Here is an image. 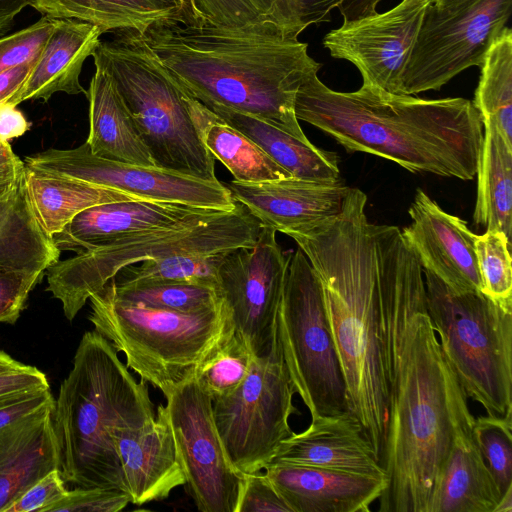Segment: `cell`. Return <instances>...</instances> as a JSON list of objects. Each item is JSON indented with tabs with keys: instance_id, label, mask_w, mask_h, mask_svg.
<instances>
[{
	"instance_id": "cell-28",
	"label": "cell",
	"mask_w": 512,
	"mask_h": 512,
	"mask_svg": "<svg viewBox=\"0 0 512 512\" xmlns=\"http://www.w3.org/2000/svg\"><path fill=\"white\" fill-rule=\"evenodd\" d=\"M24 182L34 215L43 230L52 238L86 209L105 203L138 200L113 189L52 175L27 166Z\"/></svg>"
},
{
	"instance_id": "cell-34",
	"label": "cell",
	"mask_w": 512,
	"mask_h": 512,
	"mask_svg": "<svg viewBox=\"0 0 512 512\" xmlns=\"http://www.w3.org/2000/svg\"><path fill=\"white\" fill-rule=\"evenodd\" d=\"M106 285L119 299L182 313L203 312L221 304L216 288L204 284L130 283L113 278Z\"/></svg>"
},
{
	"instance_id": "cell-16",
	"label": "cell",
	"mask_w": 512,
	"mask_h": 512,
	"mask_svg": "<svg viewBox=\"0 0 512 512\" xmlns=\"http://www.w3.org/2000/svg\"><path fill=\"white\" fill-rule=\"evenodd\" d=\"M428 2L399 3L384 13L343 22L324 36L322 44L333 58L352 63L362 84L400 95L401 77Z\"/></svg>"
},
{
	"instance_id": "cell-52",
	"label": "cell",
	"mask_w": 512,
	"mask_h": 512,
	"mask_svg": "<svg viewBox=\"0 0 512 512\" xmlns=\"http://www.w3.org/2000/svg\"><path fill=\"white\" fill-rule=\"evenodd\" d=\"M381 0H342L337 7L343 22H352L374 16Z\"/></svg>"
},
{
	"instance_id": "cell-54",
	"label": "cell",
	"mask_w": 512,
	"mask_h": 512,
	"mask_svg": "<svg viewBox=\"0 0 512 512\" xmlns=\"http://www.w3.org/2000/svg\"><path fill=\"white\" fill-rule=\"evenodd\" d=\"M25 364L12 358L9 354L0 350V374L23 367Z\"/></svg>"
},
{
	"instance_id": "cell-26",
	"label": "cell",
	"mask_w": 512,
	"mask_h": 512,
	"mask_svg": "<svg viewBox=\"0 0 512 512\" xmlns=\"http://www.w3.org/2000/svg\"><path fill=\"white\" fill-rule=\"evenodd\" d=\"M86 96L89 101L86 143L91 153L119 162L155 166L124 100L101 68L95 67Z\"/></svg>"
},
{
	"instance_id": "cell-5",
	"label": "cell",
	"mask_w": 512,
	"mask_h": 512,
	"mask_svg": "<svg viewBox=\"0 0 512 512\" xmlns=\"http://www.w3.org/2000/svg\"><path fill=\"white\" fill-rule=\"evenodd\" d=\"M154 416L147 387L136 381L112 344L95 330L84 333L52 411L64 481L126 491L111 433Z\"/></svg>"
},
{
	"instance_id": "cell-47",
	"label": "cell",
	"mask_w": 512,
	"mask_h": 512,
	"mask_svg": "<svg viewBox=\"0 0 512 512\" xmlns=\"http://www.w3.org/2000/svg\"><path fill=\"white\" fill-rule=\"evenodd\" d=\"M50 388L46 375L38 368L24 365L0 374V399Z\"/></svg>"
},
{
	"instance_id": "cell-21",
	"label": "cell",
	"mask_w": 512,
	"mask_h": 512,
	"mask_svg": "<svg viewBox=\"0 0 512 512\" xmlns=\"http://www.w3.org/2000/svg\"><path fill=\"white\" fill-rule=\"evenodd\" d=\"M264 470L291 512H368L388 484L387 478L308 466L270 464Z\"/></svg>"
},
{
	"instance_id": "cell-15",
	"label": "cell",
	"mask_w": 512,
	"mask_h": 512,
	"mask_svg": "<svg viewBox=\"0 0 512 512\" xmlns=\"http://www.w3.org/2000/svg\"><path fill=\"white\" fill-rule=\"evenodd\" d=\"M185 484L202 512H235L241 481L218 433L213 400L192 379L166 397Z\"/></svg>"
},
{
	"instance_id": "cell-38",
	"label": "cell",
	"mask_w": 512,
	"mask_h": 512,
	"mask_svg": "<svg viewBox=\"0 0 512 512\" xmlns=\"http://www.w3.org/2000/svg\"><path fill=\"white\" fill-rule=\"evenodd\" d=\"M473 435L501 496L512 487V417L474 418Z\"/></svg>"
},
{
	"instance_id": "cell-53",
	"label": "cell",
	"mask_w": 512,
	"mask_h": 512,
	"mask_svg": "<svg viewBox=\"0 0 512 512\" xmlns=\"http://www.w3.org/2000/svg\"><path fill=\"white\" fill-rule=\"evenodd\" d=\"M27 6H31V0H0V37L12 27L15 17Z\"/></svg>"
},
{
	"instance_id": "cell-8",
	"label": "cell",
	"mask_w": 512,
	"mask_h": 512,
	"mask_svg": "<svg viewBox=\"0 0 512 512\" xmlns=\"http://www.w3.org/2000/svg\"><path fill=\"white\" fill-rule=\"evenodd\" d=\"M261 222L238 203L228 211L207 210L167 227L122 236L59 260L46 270L47 288L72 321L90 296L123 269L175 254L225 252L255 244Z\"/></svg>"
},
{
	"instance_id": "cell-46",
	"label": "cell",
	"mask_w": 512,
	"mask_h": 512,
	"mask_svg": "<svg viewBox=\"0 0 512 512\" xmlns=\"http://www.w3.org/2000/svg\"><path fill=\"white\" fill-rule=\"evenodd\" d=\"M270 22L286 35L298 38L305 28L300 22L293 0H249Z\"/></svg>"
},
{
	"instance_id": "cell-17",
	"label": "cell",
	"mask_w": 512,
	"mask_h": 512,
	"mask_svg": "<svg viewBox=\"0 0 512 512\" xmlns=\"http://www.w3.org/2000/svg\"><path fill=\"white\" fill-rule=\"evenodd\" d=\"M408 213L412 222L401 232L422 269L455 291L482 292L476 234L467 222L445 212L421 189L416 191Z\"/></svg>"
},
{
	"instance_id": "cell-35",
	"label": "cell",
	"mask_w": 512,
	"mask_h": 512,
	"mask_svg": "<svg viewBox=\"0 0 512 512\" xmlns=\"http://www.w3.org/2000/svg\"><path fill=\"white\" fill-rule=\"evenodd\" d=\"M254 355L232 330L198 366L194 379L212 400L233 393L249 374Z\"/></svg>"
},
{
	"instance_id": "cell-51",
	"label": "cell",
	"mask_w": 512,
	"mask_h": 512,
	"mask_svg": "<svg viewBox=\"0 0 512 512\" xmlns=\"http://www.w3.org/2000/svg\"><path fill=\"white\" fill-rule=\"evenodd\" d=\"M34 63L16 66L0 73V104L7 102L22 87Z\"/></svg>"
},
{
	"instance_id": "cell-57",
	"label": "cell",
	"mask_w": 512,
	"mask_h": 512,
	"mask_svg": "<svg viewBox=\"0 0 512 512\" xmlns=\"http://www.w3.org/2000/svg\"><path fill=\"white\" fill-rule=\"evenodd\" d=\"M440 9H454L473 0H431Z\"/></svg>"
},
{
	"instance_id": "cell-36",
	"label": "cell",
	"mask_w": 512,
	"mask_h": 512,
	"mask_svg": "<svg viewBox=\"0 0 512 512\" xmlns=\"http://www.w3.org/2000/svg\"><path fill=\"white\" fill-rule=\"evenodd\" d=\"M225 252L175 254L126 267L124 280L130 283H197L216 288L217 269Z\"/></svg>"
},
{
	"instance_id": "cell-14",
	"label": "cell",
	"mask_w": 512,
	"mask_h": 512,
	"mask_svg": "<svg viewBox=\"0 0 512 512\" xmlns=\"http://www.w3.org/2000/svg\"><path fill=\"white\" fill-rule=\"evenodd\" d=\"M25 166L56 176L71 178L125 193L138 200L182 203L221 211L237 202L220 180L207 181L190 175L119 162L91 153L87 143L29 155Z\"/></svg>"
},
{
	"instance_id": "cell-7",
	"label": "cell",
	"mask_w": 512,
	"mask_h": 512,
	"mask_svg": "<svg viewBox=\"0 0 512 512\" xmlns=\"http://www.w3.org/2000/svg\"><path fill=\"white\" fill-rule=\"evenodd\" d=\"M89 321L142 381L165 397L194 379L206 356L233 330L223 304L182 313L117 298L106 285L89 298Z\"/></svg>"
},
{
	"instance_id": "cell-45",
	"label": "cell",
	"mask_w": 512,
	"mask_h": 512,
	"mask_svg": "<svg viewBox=\"0 0 512 512\" xmlns=\"http://www.w3.org/2000/svg\"><path fill=\"white\" fill-rule=\"evenodd\" d=\"M54 400L50 388L16 396L0 406V432L49 406H53Z\"/></svg>"
},
{
	"instance_id": "cell-18",
	"label": "cell",
	"mask_w": 512,
	"mask_h": 512,
	"mask_svg": "<svg viewBox=\"0 0 512 512\" xmlns=\"http://www.w3.org/2000/svg\"><path fill=\"white\" fill-rule=\"evenodd\" d=\"M130 503L166 499L185 484L166 407L160 404L150 421L116 427L112 433Z\"/></svg>"
},
{
	"instance_id": "cell-27",
	"label": "cell",
	"mask_w": 512,
	"mask_h": 512,
	"mask_svg": "<svg viewBox=\"0 0 512 512\" xmlns=\"http://www.w3.org/2000/svg\"><path fill=\"white\" fill-rule=\"evenodd\" d=\"M208 109L256 143L292 177L314 181L339 179L335 152L320 149L309 139H300L254 116L222 106Z\"/></svg>"
},
{
	"instance_id": "cell-11",
	"label": "cell",
	"mask_w": 512,
	"mask_h": 512,
	"mask_svg": "<svg viewBox=\"0 0 512 512\" xmlns=\"http://www.w3.org/2000/svg\"><path fill=\"white\" fill-rule=\"evenodd\" d=\"M296 393L277 336L269 351L231 394L213 401V416L225 451L240 473L264 470L293 431L289 418L299 411Z\"/></svg>"
},
{
	"instance_id": "cell-10",
	"label": "cell",
	"mask_w": 512,
	"mask_h": 512,
	"mask_svg": "<svg viewBox=\"0 0 512 512\" xmlns=\"http://www.w3.org/2000/svg\"><path fill=\"white\" fill-rule=\"evenodd\" d=\"M277 336L296 393L311 418L350 411L320 281L301 249L291 254Z\"/></svg>"
},
{
	"instance_id": "cell-48",
	"label": "cell",
	"mask_w": 512,
	"mask_h": 512,
	"mask_svg": "<svg viewBox=\"0 0 512 512\" xmlns=\"http://www.w3.org/2000/svg\"><path fill=\"white\" fill-rule=\"evenodd\" d=\"M25 163L12 150L9 142L0 140V197L24 175Z\"/></svg>"
},
{
	"instance_id": "cell-23",
	"label": "cell",
	"mask_w": 512,
	"mask_h": 512,
	"mask_svg": "<svg viewBox=\"0 0 512 512\" xmlns=\"http://www.w3.org/2000/svg\"><path fill=\"white\" fill-rule=\"evenodd\" d=\"M102 34V30L91 23L56 19L26 81L7 102L17 106L27 100L48 101L57 92L86 95L80 74L84 61L92 56Z\"/></svg>"
},
{
	"instance_id": "cell-49",
	"label": "cell",
	"mask_w": 512,
	"mask_h": 512,
	"mask_svg": "<svg viewBox=\"0 0 512 512\" xmlns=\"http://www.w3.org/2000/svg\"><path fill=\"white\" fill-rule=\"evenodd\" d=\"M31 123L16 105L9 102L0 104V140L9 142L28 132Z\"/></svg>"
},
{
	"instance_id": "cell-2",
	"label": "cell",
	"mask_w": 512,
	"mask_h": 512,
	"mask_svg": "<svg viewBox=\"0 0 512 512\" xmlns=\"http://www.w3.org/2000/svg\"><path fill=\"white\" fill-rule=\"evenodd\" d=\"M179 83L207 108L222 106L308 139L295 115L298 89L322 64L277 25L232 27L173 19L142 34Z\"/></svg>"
},
{
	"instance_id": "cell-13",
	"label": "cell",
	"mask_w": 512,
	"mask_h": 512,
	"mask_svg": "<svg viewBox=\"0 0 512 512\" xmlns=\"http://www.w3.org/2000/svg\"><path fill=\"white\" fill-rule=\"evenodd\" d=\"M291 254L282 251L276 231L262 226L251 247L227 251L217 269L216 290L233 331L255 357L266 354L277 332V313Z\"/></svg>"
},
{
	"instance_id": "cell-20",
	"label": "cell",
	"mask_w": 512,
	"mask_h": 512,
	"mask_svg": "<svg viewBox=\"0 0 512 512\" xmlns=\"http://www.w3.org/2000/svg\"><path fill=\"white\" fill-rule=\"evenodd\" d=\"M270 464L387 478L362 424L351 411L312 419L307 429L293 432L281 442Z\"/></svg>"
},
{
	"instance_id": "cell-3",
	"label": "cell",
	"mask_w": 512,
	"mask_h": 512,
	"mask_svg": "<svg viewBox=\"0 0 512 512\" xmlns=\"http://www.w3.org/2000/svg\"><path fill=\"white\" fill-rule=\"evenodd\" d=\"M366 195L351 188L342 210L291 233L315 271L342 368L350 411L381 462L389 393L381 332L378 263Z\"/></svg>"
},
{
	"instance_id": "cell-55",
	"label": "cell",
	"mask_w": 512,
	"mask_h": 512,
	"mask_svg": "<svg viewBox=\"0 0 512 512\" xmlns=\"http://www.w3.org/2000/svg\"><path fill=\"white\" fill-rule=\"evenodd\" d=\"M180 4L183 18L193 20L199 17V13L195 6V0H177Z\"/></svg>"
},
{
	"instance_id": "cell-41",
	"label": "cell",
	"mask_w": 512,
	"mask_h": 512,
	"mask_svg": "<svg viewBox=\"0 0 512 512\" xmlns=\"http://www.w3.org/2000/svg\"><path fill=\"white\" fill-rule=\"evenodd\" d=\"M129 503V494L120 489L76 486L47 512H118Z\"/></svg>"
},
{
	"instance_id": "cell-22",
	"label": "cell",
	"mask_w": 512,
	"mask_h": 512,
	"mask_svg": "<svg viewBox=\"0 0 512 512\" xmlns=\"http://www.w3.org/2000/svg\"><path fill=\"white\" fill-rule=\"evenodd\" d=\"M207 210L211 209L151 200L105 203L79 213L53 240L60 251L76 254L122 236L174 225Z\"/></svg>"
},
{
	"instance_id": "cell-25",
	"label": "cell",
	"mask_w": 512,
	"mask_h": 512,
	"mask_svg": "<svg viewBox=\"0 0 512 512\" xmlns=\"http://www.w3.org/2000/svg\"><path fill=\"white\" fill-rule=\"evenodd\" d=\"M474 417L457 429L431 512H494L501 493L473 435Z\"/></svg>"
},
{
	"instance_id": "cell-39",
	"label": "cell",
	"mask_w": 512,
	"mask_h": 512,
	"mask_svg": "<svg viewBox=\"0 0 512 512\" xmlns=\"http://www.w3.org/2000/svg\"><path fill=\"white\" fill-rule=\"evenodd\" d=\"M56 24L43 16L36 23L6 37H0V73L13 67L34 63Z\"/></svg>"
},
{
	"instance_id": "cell-31",
	"label": "cell",
	"mask_w": 512,
	"mask_h": 512,
	"mask_svg": "<svg viewBox=\"0 0 512 512\" xmlns=\"http://www.w3.org/2000/svg\"><path fill=\"white\" fill-rule=\"evenodd\" d=\"M477 165V197L473 219L486 230L512 234V146L491 120H484Z\"/></svg>"
},
{
	"instance_id": "cell-29",
	"label": "cell",
	"mask_w": 512,
	"mask_h": 512,
	"mask_svg": "<svg viewBox=\"0 0 512 512\" xmlns=\"http://www.w3.org/2000/svg\"><path fill=\"white\" fill-rule=\"evenodd\" d=\"M60 253L34 215L23 175L0 197V266L45 272Z\"/></svg>"
},
{
	"instance_id": "cell-19",
	"label": "cell",
	"mask_w": 512,
	"mask_h": 512,
	"mask_svg": "<svg viewBox=\"0 0 512 512\" xmlns=\"http://www.w3.org/2000/svg\"><path fill=\"white\" fill-rule=\"evenodd\" d=\"M263 226L286 235L340 213L350 187L339 178L314 181L294 177L262 183L226 185Z\"/></svg>"
},
{
	"instance_id": "cell-30",
	"label": "cell",
	"mask_w": 512,
	"mask_h": 512,
	"mask_svg": "<svg viewBox=\"0 0 512 512\" xmlns=\"http://www.w3.org/2000/svg\"><path fill=\"white\" fill-rule=\"evenodd\" d=\"M31 6L53 19H76L103 33L144 34L162 22L183 17L177 0H31Z\"/></svg>"
},
{
	"instance_id": "cell-24",
	"label": "cell",
	"mask_w": 512,
	"mask_h": 512,
	"mask_svg": "<svg viewBox=\"0 0 512 512\" xmlns=\"http://www.w3.org/2000/svg\"><path fill=\"white\" fill-rule=\"evenodd\" d=\"M53 406L0 432V512L51 470L60 469Z\"/></svg>"
},
{
	"instance_id": "cell-37",
	"label": "cell",
	"mask_w": 512,
	"mask_h": 512,
	"mask_svg": "<svg viewBox=\"0 0 512 512\" xmlns=\"http://www.w3.org/2000/svg\"><path fill=\"white\" fill-rule=\"evenodd\" d=\"M511 241L500 231L486 230L475 237L482 293L512 308Z\"/></svg>"
},
{
	"instance_id": "cell-6",
	"label": "cell",
	"mask_w": 512,
	"mask_h": 512,
	"mask_svg": "<svg viewBox=\"0 0 512 512\" xmlns=\"http://www.w3.org/2000/svg\"><path fill=\"white\" fill-rule=\"evenodd\" d=\"M92 56L114 82L156 167L218 180L201 136L212 111L179 83L142 34L117 32L100 41Z\"/></svg>"
},
{
	"instance_id": "cell-4",
	"label": "cell",
	"mask_w": 512,
	"mask_h": 512,
	"mask_svg": "<svg viewBox=\"0 0 512 512\" xmlns=\"http://www.w3.org/2000/svg\"><path fill=\"white\" fill-rule=\"evenodd\" d=\"M295 115L349 153L373 154L411 173L460 180L476 175L483 123L468 99H423L365 84L339 92L312 73L298 89Z\"/></svg>"
},
{
	"instance_id": "cell-40",
	"label": "cell",
	"mask_w": 512,
	"mask_h": 512,
	"mask_svg": "<svg viewBox=\"0 0 512 512\" xmlns=\"http://www.w3.org/2000/svg\"><path fill=\"white\" fill-rule=\"evenodd\" d=\"M43 274V271L0 266V323H16Z\"/></svg>"
},
{
	"instance_id": "cell-58",
	"label": "cell",
	"mask_w": 512,
	"mask_h": 512,
	"mask_svg": "<svg viewBox=\"0 0 512 512\" xmlns=\"http://www.w3.org/2000/svg\"><path fill=\"white\" fill-rule=\"evenodd\" d=\"M430 0H402L400 3L405 6H418L424 4Z\"/></svg>"
},
{
	"instance_id": "cell-32",
	"label": "cell",
	"mask_w": 512,
	"mask_h": 512,
	"mask_svg": "<svg viewBox=\"0 0 512 512\" xmlns=\"http://www.w3.org/2000/svg\"><path fill=\"white\" fill-rule=\"evenodd\" d=\"M204 145L232 174L234 181L262 183L292 177L256 143L215 113L201 128Z\"/></svg>"
},
{
	"instance_id": "cell-50",
	"label": "cell",
	"mask_w": 512,
	"mask_h": 512,
	"mask_svg": "<svg viewBox=\"0 0 512 512\" xmlns=\"http://www.w3.org/2000/svg\"><path fill=\"white\" fill-rule=\"evenodd\" d=\"M301 24L306 29L330 21V13L342 0H293Z\"/></svg>"
},
{
	"instance_id": "cell-1",
	"label": "cell",
	"mask_w": 512,
	"mask_h": 512,
	"mask_svg": "<svg viewBox=\"0 0 512 512\" xmlns=\"http://www.w3.org/2000/svg\"><path fill=\"white\" fill-rule=\"evenodd\" d=\"M388 421L381 512H431L459 426L473 417L426 307L423 269L406 249L378 257Z\"/></svg>"
},
{
	"instance_id": "cell-12",
	"label": "cell",
	"mask_w": 512,
	"mask_h": 512,
	"mask_svg": "<svg viewBox=\"0 0 512 512\" xmlns=\"http://www.w3.org/2000/svg\"><path fill=\"white\" fill-rule=\"evenodd\" d=\"M511 11L512 0H473L454 9L430 0L401 77V94L440 90L464 70L481 66Z\"/></svg>"
},
{
	"instance_id": "cell-56",
	"label": "cell",
	"mask_w": 512,
	"mask_h": 512,
	"mask_svg": "<svg viewBox=\"0 0 512 512\" xmlns=\"http://www.w3.org/2000/svg\"><path fill=\"white\" fill-rule=\"evenodd\" d=\"M494 512H512V487L501 496Z\"/></svg>"
},
{
	"instance_id": "cell-44",
	"label": "cell",
	"mask_w": 512,
	"mask_h": 512,
	"mask_svg": "<svg viewBox=\"0 0 512 512\" xmlns=\"http://www.w3.org/2000/svg\"><path fill=\"white\" fill-rule=\"evenodd\" d=\"M65 484L60 469L51 470L16 499L6 512H47L66 496Z\"/></svg>"
},
{
	"instance_id": "cell-9",
	"label": "cell",
	"mask_w": 512,
	"mask_h": 512,
	"mask_svg": "<svg viewBox=\"0 0 512 512\" xmlns=\"http://www.w3.org/2000/svg\"><path fill=\"white\" fill-rule=\"evenodd\" d=\"M423 275L430 321L464 393L486 415L512 417V308Z\"/></svg>"
},
{
	"instance_id": "cell-33",
	"label": "cell",
	"mask_w": 512,
	"mask_h": 512,
	"mask_svg": "<svg viewBox=\"0 0 512 512\" xmlns=\"http://www.w3.org/2000/svg\"><path fill=\"white\" fill-rule=\"evenodd\" d=\"M473 105L512 146V31L506 27L482 63Z\"/></svg>"
},
{
	"instance_id": "cell-43",
	"label": "cell",
	"mask_w": 512,
	"mask_h": 512,
	"mask_svg": "<svg viewBox=\"0 0 512 512\" xmlns=\"http://www.w3.org/2000/svg\"><path fill=\"white\" fill-rule=\"evenodd\" d=\"M235 512H291L265 472L242 473Z\"/></svg>"
},
{
	"instance_id": "cell-42",
	"label": "cell",
	"mask_w": 512,
	"mask_h": 512,
	"mask_svg": "<svg viewBox=\"0 0 512 512\" xmlns=\"http://www.w3.org/2000/svg\"><path fill=\"white\" fill-rule=\"evenodd\" d=\"M195 6L199 17L220 25L248 28L273 24L249 0H195Z\"/></svg>"
}]
</instances>
